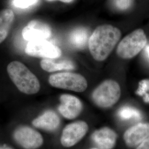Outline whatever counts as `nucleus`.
Segmentation results:
<instances>
[{"mask_svg": "<svg viewBox=\"0 0 149 149\" xmlns=\"http://www.w3.org/2000/svg\"><path fill=\"white\" fill-rule=\"evenodd\" d=\"M121 37L117 27L104 24L97 27L88 40V47L93 59L102 61L108 57Z\"/></svg>", "mask_w": 149, "mask_h": 149, "instance_id": "f257e3e1", "label": "nucleus"}, {"mask_svg": "<svg viewBox=\"0 0 149 149\" xmlns=\"http://www.w3.org/2000/svg\"><path fill=\"white\" fill-rule=\"evenodd\" d=\"M7 72L18 89L27 95H34L40 88L39 81L26 66L18 61L10 63L7 66Z\"/></svg>", "mask_w": 149, "mask_h": 149, "instance_id": "f03ea898", "label": "nucleus"}, {"mask_svg": "<svg viewBox=\"0 0 149 149\" xmlns=\"http://www.w3.org/2000/svg\"><path fill=\"white\" fill-rule=\"evenodd\" d=\"M120 87L117 81L105 80L93 91L92 98L96 106L103 108L113 106L120 99Z\"/></svg>", "mask_w": 149, "mask_h": 149, "instance_id": "7ed1b4c3", "label": "nucleus"}, {"mask_svg": "<svg viewBox=\"0 0 149 149\" xmlns=\"http://www.w3.org/2000/svg\"><path fill=\"white\" fill-rule=\"evenodd\" d=\"M147 44V38L142 29H138L124 38L118 44L117 54L123 59H130L137 55Z\"/></svg>", "mask_w": 149, "mask_h": 149, "instance_id": "20e7f679", "label": "nucleus"}, {"mask_svg": "<svg viewBox=\"0 0 149 149\" xmlns=\"http://www.w3.org/2000/svg\"><path fill=\"white\" fill-rule=\"evenodd\" d=\"M49 84L56 88L82 92L87 88V81L81 74L64 72L52 74L49 78Z\"/></svg>", "mask_w": 149, "mask_h": 149, "instance_id": "39448f33", "label": "nucleus"}, {"mask_svg": "<svg viewBox=\"0 0 149 149\" xmlns=\"http://www.w3.org/2000/svg\"><path fill=\"white\" fill-rule=\"evenodd\" d=\"M25 52L29 56L44 59H56L61 55V51L59 48L46 40L29 42Z\"/></svg>", "mask_w": 149, "mask_h": 149, "instance_id": "423d86ee", "label": "nucleus"}, {"mask_svg": "<svg viewBox=\"0 0 149 149\" xmlns=\"http://www.w3.org/2000/svg\"><path fill=\"white\" fill-rule=\"evenodd\" d=\"M13 137L16 142L25 149H37L43 143L40 134L26 126L17 128L14 132Z\"/></svg>", "mask_w": 149, "mask_h": 149, "instance_id": "0eeeda50", "label": "nucleus"}, {"mask_svg": "<svg viewBox=\"0 0 149 149\" xmlns=\"http://www.w3.org/2000/svg\"><path fill=\"white\" fill-rule=\"evenodd\" d=\"M88 130V124L84 121L70 123L65 127L63 131L61 143L64 147L73 146L85 136Z\"/></svg>", "mask_w": 149, "mask_h": 149, "instance_id": "6e6552de", "label": "nucleus"}, {"mask_svg": "<svg viewBox=\"0 0 149 149\" xmlns=\"http://www.w3.org/2000/svg\"><path fill=\"white\" fill-rule=\"evenodd\" d=\"M52 35L50 27L45 23L37 20L30 22L22 31L23 38L29 42L37 40H46Z\"/></svg>", "mask_w": 149, "mask_h": 149, "instance_id": "1a4fd4ad", "label": "nucleus"}, {"mask_svg": "<svg viewBox=\"0 0 149 149\" xmlns=\"http://www.w3.org/2000/svg\"><path fill=\"white\" fill-rule=\"evenodd\" d=\"M149 137V123H140L128 129L124 140L128 147H137Z\"/></svg>", "mask_w": 149, "mask_h": 149, "instance_id": "9d476101", "label": "nucleus"}, {"mask_svg": "<svg viewBox=\"0 0 149 149\" xmlns=\"http://www.w3.org/2000/svg\"><path fill=\"white\" fill-rule=\"evenodd\" d=\"M60 100L61 103L58 110L64 118L73 119L80 115L82 109V104L77 97L65 94L60 96Z\"/></svg>", "mask_w": 149, "mask_h": 149, "instance_id": "9b49d317", "label": "nucleus"}, {"mask_svg": "<svg viewBox=\"0 0 149 149\" xmlns=\"http://www.w3.org/2000/svg\"><path fill=\"white\" fill-rule=\"evenodd\" d=\"M117 135L111 128L104 127L96 130L92 135L93 143L99 149H112L116 144Z\"/></svg>", "mask_w": 149, "mask_h": 149, "instance_id": "f8f14e48", "label": "nucleus"}, {"mask_svg": "<svg viewBox=\"0 0 149 149\" xmlns=\"http://www.w3.org/2000/svg\"><path fill=\"white\" fill-rule=\"evenodd\" d=\"M33 125L47 131H54L60 125V120L58 114L52 111H47L33 121Z\"/></svg>", "mask_w": 149, "mask_h": 149, "instance_id": "ddd939ff", "label": "nucleus"}, {"mask_svg": "<svg viewBox=\"0 0 149 149\" xmlns=\"http://www.w3.org/2000/svg\"><path fill=\"white\" fill-rule=\"evenodd\" d=\"M40 66L44 71L49 72L61 70H71L75 68L74 64L69 60H63L56 62L53 59H43L40 61Z\"/></svg>", "mask_w": 149, "mask_h": 149, "instance_id": "4468645a", "label": "nucleus"}, {"mask_svg": "<svg viewBox=\"0 0 149 149\" xmlns=\"http://www.w3.org/2000/svg\"><path fill=\"white\" fill-rule=\"evenodd\" d=\"M15 19V15L11 9L0 11V43L7 37Z\"/></svg>", "mask_w": 149, "mask_h": 149, "instance_id": "2eb2a0df", "label": "nucleus"}, {"mask_svg": "<svg viewBox=\"0 0 149 149\" xmlns=\"http://www.w3.org/2000/svg\"><path fill=\"white\" fill-rule=\"evenodd\" d=\"M88 39V31L84 28H79L71 33L70 40L76 48L83 49Z\"/></svg>", "mask_w": 149, "mask_h": 149, "instance_id": "dca6fc26", "label": "nucleus"}, {"mask_svg": "<svg viewBox=\"0 0 149 149\" xmlns=\"http://www.w3.org/2000/svg\"><path fill=\"white\" fill-rule=\"evenodd\" d=\"M119 117L123 119H140L142 118L141 113L138 109L131 107H124L118 112Z\"/></svg>", "mask_w": 149, "mask_h": 149, "instance_id": "f3484780", "label": "nucleus"}, {"mask_svg": "<svg viewBox=\"0 0 149 149\" xmlns=\"http://www.w3.org/2000/svg\"><path fill=\"white\" fill-rule=\"evenodd\" d=\"M136 94L143 96L145 102L149 103V80H142L139 82Z\"/></svg>", "mask_w": 149, "mask_h": 149, "instance_id": "a211bd4d", "label": "nucleus"}, {"mask_svg": "<svg viewBox=\"0 0 149 149\" xmlns=\"http://www.w3.org/2000/svg\"><path fill=\"white\" fill-rule=\"evenodd\" d=\"M38 0H13V4L18 8H25L36 4Z\"/></svg>", "mask_w": 149, "mask_h": 149, "instance_id": "6ab92c4d", "label": "nucleus"}, {"mask_svg": "<svg viewBox=\"0 0 149 149\" xmlns=\"http://www.w3.org/2000/svg\"><path fill=\"white\" fill-rule=\"evenodd\" d=\"M115 5L120 10L128 8L131 5V0H114Z\"/></svg>", "mask_w": 149, "mask_h": 149, "instance_id": "aec40b11", "label": "nucleus"}, {"mask_svg": "<svg viewBox=\"0 0 149 149\" xmlns=\"http://www.w3.org/2000/svg\"><path fill=\"white\" fill-rule=\"evenodd\" d=\"M136 149H149V137L138 146Z\"/></svg>", "mask_w": 149, "mask_h": 149, "instance_id": "412c9836", "label": "nucleus"}, {"mask_svg": "<svg viewBox=\"0 0 149 149\" xmlns=\"http://www.w3.org/2000/svg\"><path fill=\"white\" fill-rule=\"evenodd\" d=\"M47 1H56V0H47ZM59 1H60L63 2H65V3H70V2H71L72 1H73L74 0H59Z\"/></svg>", "mask_w": 149, "mask_h": 149, "instance_id": "4be33fe9", "label": "nucleus"}, {"mask_svg": "<svg viewBox=\"0 0 149 149\" xmlns=\"http://www.w3.org/2000/svg\"><path fill=\"white\" fill-rule=\"evenodd\" d=\"M0 149H12L11 148H9L8 146H0Z\"/></svg>", "mask_w": 149, "mask_h": 149, "instance_id": "5701e85b", "label": "nucleus"}, {"mask_svg": "<svg viewBox=\"0 0 149 149\" xmlns=\"http://www.w3.org/2000/svg\"><path fill=\"white\" fill-rule=\"evenodd\" d=\"M146 52L149 57V47H148L147 48H146Z\"/></svg>", "mask_w": 149, "mask_h": 149, "instance_id": "b1692460", "label": "nucleus"}, {"mask_svg": "<svg viewBox=\"0 0 149 149\" xmlns=\"http://www.w3.org/2000/svg\"><path fill=\"white\" fill-rule=\"evenodd\" d=\"M97 149V148H92V149Z\"/></svg>", "mask_w": 149, "mask_h": 149, "instance_id": "393cba45", "label": "nucleus"}]
</instances>
